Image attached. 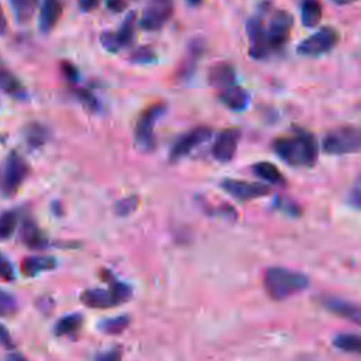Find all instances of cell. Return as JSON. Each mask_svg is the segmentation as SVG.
Listing matches in <instances>:
<instances>
[{"label":"cell","instance_id":"obj_1","mask_svg":"<svg viewBox=\"0 0 361 361\" xmlns=\"http://www.w3.org/2000/svg\"><path fill=\"white\" fill-rule=\"evenodd\" d=\"M272 149L290 166H312L319 154L314 135L302 127H293L289 135L275 138Z\"/></svg>","mask_w":361,"mask_h":361},{"label":"cell","instance_id":"obj_2","mask_svg":"<svg viewBox=\"0 0 361 361\" xmlns=\"http://www.w3.org/2000/svg\"><path fill=\"white\" fill-rule=\"evenodd\" d=\"M309 286V278L298 271L271 267L264 272V288L274 300H285Z\"/></svg>","mask_w":361,"mask_h":361},{"label":"cell","instance_id":"obj_3","mask_svg":"<svg viewBox=\"0 0 361 361\" xmlns=\"http://www.w3.org/2000/svg\"><path fill=\"white\" fill-rule=\"evenodd\" d=\"M104 279L109 283V289L90 288L80 293V300L85 306L92 309H107L130 300L133 290L127 283L117 281L110 274L104 276Z\"/></svg>","mask_w":361,"mask_h":361},{"label":"cell","instance_id":"obj_4","mask_svg":"<svg viewBox=\"0 0 361 361\" xmlns=\"http://www.w3.org/2000/svg\"><path fill=\"white\" fill-rule=\"evenodd\" d=\"M262 16V34L267 44L269 54H274L285 47L289 39L292 27H293V17L286 10H269V18L267 25L264 24V13L259 7L258 10Z\"/></svg>","mask_w":361,"mask_h":361},{"label":"cell","instance_id":"obj_5","mask_svg":"<svg viewBox=\"0 0 361 361\" xmlns=\"http://www.w3.org/2000/svg\"><path fill=\"white\" fill-rule=\"evenodd\" d=\"M165 103H154L147 107L137 120L134 130V144L142 152H151L155 148V134L154 128L159 118L165 114Z\"/></svg>","mask_w":361,"mask_h":361},{"label":"cell","instance_id":"obj_6","mask_svg":"<svg viewBox=\"0 0 361 361\" xmlns=\"http://www.w3.org/2000/svg\"><path fill=\"white\" fill-rule=\"evenodd\" d=\"M361 134L354 126H341L329 131L323 138V151L330 155L354 154L360 149Z\"/></svg>","mask_w":361,"mask_h":361},{"label":"cell","instance_id":"obj_7","mask_svg":"<svg viewBox=\"0 0 361 361\" xmlns=\"http://www.w3.org/2000/svg\"><path fill=\"white\" fill-rule=\"evenodd\" d=\"M338 39H340V35L337 30L326 25L317 30L314 34L309 35L307 38L302 39L296 47V52L302 56H309V58L320 56L331 51L337 45Z\"/></svg>","mask_w":361,"mask_h":361},{"label":"cell","instance_id":"obj_8","mask_svg":"<svg viewBox=\"0 0 361 361\" xmlns=\"http://www.w3.org/2000/svg\"><path fill=\"white\" fill-rule=\"evenodd\" d=\"M30 173V166L27 161L16 151H11L4 164V172L1 179V192L4 196H13L18 192L24 180Z\"/></svg>","mask_w":361,"mask_h":361},{"label":"cell","instance_id":"obj_9","mask_svg":"<svg viewBox=\"0 0 361 361\" xmlns=\"http://www.w3.org/2000/svg\"><path fill=\"white\" fill-rule=\"evenodd\" d=\"M137 14L128 13L124 21L116 31H103L100 34V44L109 52H118L121 48L128 47L134 41Z\"/></svg>","mask_w":361,"mask_h":361},{"label":"cell","instance_id":"obj_10","mask_svg":"<svg viewBox=\"0 0 361 361\" xmlns=\"http://www.w3.org/2000/svg\"><path fill=\"white\" fill-rule=\"evenodd\" d=\"M172 0H147L140 18V27L145 31H158L172 17Z\"/></svg>","mask_w":361,"mask_h":361},{"label":"cell","instance_id":"obj_11","mask_svg":"<svg viewBox=\"0 0 361 361\" xmlns=\"http://www.w3.org/2000/svg\"><path fill=\"white\" fill-rule=\"evenodd\" d=\"M212 134H213V131L207 126H197V127L189 130L188 133L182 134L172 145V149L169 154L171 161L175 162V161L186 157L193 149H196L199 145L206 142L212 137Z\"/></svg>","mask_w":361,"mask_h":361},{"label":"cell","instance_id":"obj_12","mask_svg":"<svg viewBox=\"0 0 361 361\" xmlns=\"http://www.w3.org/2000/svg\"><path fill=\"white\" fill-rule=\"evenodd\" d=\"M241 138V130L237 127H230L223 130L214 140V144L212 147V155L214 159L220 162H228L233 159L238 141Z\"/></svg>","mask_w":361,"mask_h":361},{"label":"cell","instance_id":"obj_13","mask_svg":"<svg viewBox=\"0 0 361 361\" xmlns=\"http://www.w3.org/2000/svg\"><path fill=\"white\" fill-rule=\"evenodd\" d=\"M221 188L238 200H252L269 193V188L262 183L247 182L243 179H223Z\"/></svg>","mask_w":361,"mask_h":361},{"label":"cell","instance_id":"obj_14","mask_svg":"<svg viewBox=\"0 0 361 361\" xmlns=\"http://www.w3.org/2000/svg\"><path fill=\"white\" fill-rule=\"evenodd\" d=\"M204 49V44L202 39L196 38L193 41H190L186 54L183 56V59L180 61L176 72H175V82L179 85H183L186 82L190 80V78L195 75L196 72V66L197 62L203 54Z\"/></svg>","mask_w":361,"mask_h":361},{"label":"cell","instance_id":"obj_15","mask_svg":"<svg viewBox=\"0 0 361 361\" xmlns=\"http://www.w3.org/2000/svg\"><path fill=\"white\" fill-rule=\"evenodd\" d=\"M320 302L329 312L334 313L336 316L347 319L354 324L361 323V309L357 303L336 296H324L320 299Z\"/></svg>","mask_w":361,"mask_h":361},{"label":"cell","instance_id":"obj_16","mask_svg":"<svg viewBox=\"0 0 361 361\" xmlns=\"http://www.w3.org/2000/svg\"><path fill=\"white\" fill-rule=\"evenodd\" d=\"M235 69L228 62H217L212 65L207 71V82L212 87L224 89L235 83Z\"/></svg>","mask_w":361,"mask_h":361},{"label":"cell","instance_id":"obj_17","mask_svg":"<svg viewBox=\"0 0 361 361\" xmlns=\"http://www.w3.org/2000/svg\"><path fill=\"white\" fill-rule=\"evenodd\" d=\"M219 100L223 106H226L228 110L233 111H243L247 109L250 102V94L245 89L240 86H228L220 90Z\"/></svg>","mask_w":361,"mask_h":361},{"label":"cell","instance_id":"obj_18","mask_svg":"<svg viewBox=\"0 0 361 361\" xmlns=\"http://www.w3.org/2000/svg\"><path fill=\"white\" fill-rule=\"evenodd\" d=\"M20 238L31 250H44L48 240L32 219H25L20 227Z\"/></svg>","mask_w":361,"mask_h":361},{"label":"cell","instance_id":"obj_19","mask_svg":"<svg viewBox=\"0 0 361 361\" xmlns=\"http://www.w3.org/2000/svg\"><path fill=\"white\" fill-rule=\"evenodd\" d=\"M62 14V0H42L39 17H38V27L41 32H49L55 24L58 23Z\"/></svg>","mask_w":361,"mask_h":361},{"label":"cell","instance_id":"obj_20","mask_svg":"<svg viewBox=\"0 0 361 361\" xmlns=\"http://www.w3.org/2000/svg\"><path fill=\"white\" fill-rule=\"evenodd\" d=\"M54 267H55V259L51 257H39V255L27 257L21 261L20 272L27 278H32L39 272L52 269Z\"/></svg>","mask_w":361,"mask_h":361},{"label":"cell","instance_id":"obj_21","mask_svg":"<svg viewBox=\"0 0 361 361\" xmlns=\"http://www.w3.org/2000/svg\"><path fill=\"white\" fill-rule=\"evenodd\" d=\"M323 16L320 0H302L300 3V21L305 27H316Z\"/></svg>","mask_w":361,"mask_h":361},{"label":"cell","instance_id":"obj_22","mask_svg":"<svg viewBox=\"0 0 361 361\" xmlns=\"http://www.w3.org/2000/svg\"><path fill=\"white\" fill-rule=\"evenodd\" d=\"M23 137L30 148H39L48 141L49 131L41 123H28L23 130Z\"/></svg>","mask_w":361,"mask_h":361},{"label":"cell","instance_id":"obj_23","mask_svg":"<svg viewBox=\"0 0 361 361\" xmlns=\"http://www.w3.org/2000/svg\"><path fill=\"white\" fill-rule=\"evenodd\" d=\"M0 90L10 94L14 99H25L27 92L17 76H14L10 71L0 68Z\"/></svg>","mask_w":361,"mask_h":361},{"label":"cell","instance_id":"obj_24","mask_svg":"<svg viewBox=\"0 0 361 361\" xmlns=\"http://www.w3.org/2000/svg\"><path fill=\"white\" fill-rule=\"evenodd\" d=\"M251 171L254 172V175H257L258 178L272 183V185H283L285 183V178L282 175V172L278 169L276 165L267 162V161H261V162H255L251 166Z\"/></svg>","mask_w":361,"mask_h":361},{"label":"cell","instance_id":"obj_25","mask_svg":"<svg viewBox=\"0 0 361 361\" xmlns=\"http://www.w3.org/2000/svg\"><path fill=\"white\" fill-rule=\"evenodd\" d=\"M8 4L13 10L16 21L24 24L31 20L38 6V0H8Z\"/></svg>","mask_w":361,"mask_h":361},{"label":"cell","instance_id":"obj_26","mask_svg":"<svg viewBox=\"0 0 361 361\" xmlns=\"http://www.w3.org/2000/svg\"><path fill=\"white\" fill-rule=\"evenodd\" d=\"M82 322H83V317L79 313L66 314L56 322L54 331L56 336H71L80 329Z\"/></svg>","mask_w":361,"mask_h":361},{"label":"cell","instance_id":"obj_27","mask_svg":"<svg viewBox=\"0 0 361 361\" xmlns=\"http://www.w3.org/2000/svg\"><path fill=\"white\" fill-rule=\"evenodd\" d=\"M18 214L16 210H6L0 213V241L10 238L17 227Z\"/></svg>","mask_w":361,"mask_h":361},{"label":"cell","instance_id":"obj_28","mask_svg":"<svg viewBox=\"0 0 361 361\" xmlns=\"http://www.w3.org/2000/svg\"><path fill=\"white\" fill-rule=\"evenodd\" d=\"M333 344L347 353L360 354L361 351V338L357 334H338L334 337Z\"/></svg>","mask_w":361,"mask_h":361},{"label":"cell","instance_id":"obj_29","mask_svg":"<svg viewBox=\"0 0 361 361\" xmlns=\"http://www.w3.org/2000/svg\"><path fill=\"white\" fill-rule=\"evenodd\" d=\"M130 324V317L128 316H117V317H111V319H106L103 320V323L100 324V329L110 336H116L123 333Z\"/></svg>","mask_w":361,"mask_h":361},{"label":"cell","instance_id":"obj_30","mask_svg":"<svg viewBox=\"0 0 361 361\" xmlns=\"http://www.w3.org/2000/svg\"><path fill=\"white\" fill-rule=\"evenodd\" d=\"M128 61L131 63H137V65H148V63H152L157 61V54L151 47L142 45V47L135 48L128 55Z\"/></svg>","mask_w":361,"mask_h":361},{"label":"cell","instance_id":"obj_31","mask_svg":"<svg viewBox=\"0 0 361 361\" xmlns=\"http://www.w3.org/2000/svg\"><path fill=\"white\" fill-rule=\"evenodd\" d=\"M76 99L83 104V107L92 113H96L100 110V100L87 89H75L73 90Z\"/></svg>","mask_w":361,"mask_h":361},{"label":"cell","instance_id":"obj_32","mask_svg":"<svg viewBox=\"0 0 361 361\" xmlns=\"http://www.w3.org/2000/svg\"><path fill=\"white\" fill-rule=\"evenodd\" d=\"M17 312V300L16 298L7 292L0 289V317H10Z\"/></svg>","mask_w":361,"mask_h":361},{"label":"cell","instance_id":"obj_33","mask_svg":"<svg viewBox=\"0 0 361 361\" xmlns=\"http://www.w3.org/2000/svg\"><path fill=\"white\" fill-rule=\"evenodd\" d=\"M137 203H138L137 196L124 197V199H121L116 203V213L120 214V216H127V214H130L131 212L135 210Z\"/></svg>","mask_w":361,"mask_h":361},{"label":"cell","instance_id":"obj_34","mask_svg":"<svg viewBox=\"0 0 361 361\" xmlns=\"http://www.w3.org/2000/svg\"><path fill=\"white\" fill-rule=\"evenodd\" d=\"M0 279L3 281H13L14 279V268L11 262L0 254Z\"/></svg>","mask_w":361,"mask_h":361},{"label":"cell","instance_id":"obj_35","mask_svg":"<svg viewBox=\"0 0 361 361\" xmlns=\"http://www.w3.org/2000/svg\"><path fill=\"white\" fill-rule=\"evenodd\" d=\"M61 69H62V73L63 76L71 80V82H76L79 79V71L75 65H72L71 62H62L61 63Z\"/></svg>","mask_w":361,"mask_h":361},{"label":"cell","instance_id":"obj_36","mask_svg":"<svg viewBox=\"0 0 361 361\" xmlns=\"http://www.w3.org/2000/svg\"><path fill=\"white\" fill-rule=\"evenodd\" d=\"M121 358H123V350L121 347H116L100 354L96 358V361H121Z\"/></svg>","mask_w":361,"mask_h":361},{"label":"cell","instance_id":"obj_37","mask_svg":"<svg viewBox=\"0 0 361 361\" xmlns=\"http://www.w3.org/2000/svg\"><path fill=\"white\" fill-rule=\"evenodd\" d=\"M0 345H3L4 348H8V350H11L14 347V341L11 338V334L8 333L7 327L1 323H0Z\"/></svg>","mask_w":361,"mask_h":361},{"label":"cell","instance_id":"obj_38","mask_svg":"<svg viewBox=\"0 0 361 361\" xmlns=\"http://www.w3.org/2000/svg\"><path fill=\"white\" fill-rule=\"evenodd\" d=\"M106 7L113 13H121L127 7V3L126 0H106Z\"/></svg>","mask_w":361,"mask_h":361},{"label":"cell","instance_id":"obj_39","mask_svg":"<svg viewBox=\"0 0 361 361\" xmlns=\"http://www.w3.org/2000/svg\"><path fill=\"white\" fill-rule=\"evenodd\" d=\"M99 4H100V0H79V7L85 13L94 10Z\"/></svg>","mask_w":361,"mask_h":361},{"label":"cell","instance_id":"obj_40","mask_svg":"<svg viewBox=\"0 0 361 361\" xmlns=\"http://www.w3.org/2000/svg\"><path fill=\"white\" fill-rule=\"evenodd\" d=\"M7 31V20L4 17V13H3V8L0 6V37L4 35Z\"/></svg>","mask_w":361,"mask_h":361},{"label":"cell","instance_id":"obj_41","mask_svg":"<svg viewBox=\"0 0 361 361\" xmlns=\"http://www.w3.org/2000/svg\"><path fill=\"white\" fill-rule=\"evenodd\" d=\"M6 361H28V360L23 354H20V353H10L6 357Z\"/></svg>","mask_w":361,"mask_h":361},{"label":"cell","instance_id":"obj_42","mask_svg":"<svg viewBox=\"0 0 361 361\" xmlns=\"http://www.w3.org/2000/svg\"><path fill=\"white\" fill-rule=\"evenodd\" d=\"M360 185L357 183L355 186H354V192H353V197H351V200L354 202V204H355V207H358L360 206Z\"/></svg>","mask_w":361,"mask_h":361},{"label":"cell","instance_id":"obj_43","mask_svg":"<svg viewBox=\"0 0 361 361\" xmlns=\"http://www.w3.org/2000/svg\"><path fill=\"white\" fill-rule=\"evenodd\" d=\"M331 1H334V3H336V4H338V6H345V4L355 3L357 0H331Z\"/></svg>","mask_w":361,"mask_h":361},{"label":"cell","instance_id":"obj_44","mask_svg":"<svg viewBox=\"0 0 361 361\" xmlns=\"http://www.w3.org/2000/svg\"><path fill=\"white\" fill-rule=\"evenodd\" d=\"M188 1H189L190 4H195V6H196V4H199L202 0H188Z\"/></svg>","mask_w":361,"mask_h":361}]
</instances>
